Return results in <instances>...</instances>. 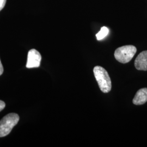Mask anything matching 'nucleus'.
<instances>
[{
	"instance_id": "f257e3e1",
	"label": "nucleus",
	"mask_w": 147,
	"mask_h": 147,
	"mask_svg": "<svg viewBox=\"0 0 147 147\" xmlns=\"http://www.w3.org/2000/svg\"><path fill=\"white\" fill-rule=\"evenodd\" d=\"M93 73L101 91L105 93L110 92L112 83L107 71L102 67L96 66L93 69Z\"/></svg>"
},
{
	"instance_id": "f03ea898",
	"label": "nucleus",
	"mask_w": 147,
	"mask_h": 147,
	"mask_svg": "<svg viewBox=\"0 0 147 147\" xmlns=\"http://www.w3.org/2000/svg\"><path fill=\"white\" fill-rule=\"evenodd\" d=\"M19 121V116L16 113H11L5 116L0 121V137H5L9 134Z\"/></svg>"
},
{
	"instance_id": "7ed1b4c3",
	"label": "nucleus",
	"mask_w": 147,
	"mask_h": 147,
	"mask_svg": "<svg viewBox=\"0 0 147 147\" xmlns=\"http://www.w3.org/2000/svg\"><path fill=\"white\" fill-rule=\"evenodd\" d=\"M137 52L136 47L134 45H125L118 47L114 53L117 61L123 64L129 62Z\"/></svg>"
},
{
	"instance_id": "20e7f679",
	"label": "nucleus",
	"mask_w": 147,
	"mask_h": 147,
	"mask_svg": "<svg viewBox=\"0 0 147 147\" xmlns=\"http://www.w3.org/2000/svg\"><path fill=\"white\" fill-rule=\"evenodd\" d=\"M42 56L40 53L36 49H31L28 53L26 68H38L40 66Z\"/></svg>"
},
{
	"instance_id": "39448f33",
	"label": "nucleus",
	"mask_w": 147,
	"mask_h": 147,
	"mask_svg": "<svg viewBox=\"0 0 147 147\" xmlns=\"http://www.w3.org/2000/svg\"><path fill=\"white\" fill-rule=\"evenodd\" d=\"M135 67L138 70L147 71V51H142L135 61Z\"/></svg>"
},
{
	"instance_id": "423d86ee",
	"label": "nucleus",
	"mask_w": 147,
	"mask_h": 147,
	"mask_svg": "<svg viewBox=\"0 0 147 147\" xmlns=\"http://www.w3.org/2000/svg\"><path fill=\"white\" fill-rule=\"evenodd\" d=\"M147 101V88H143L138 90L132 100L134 104L143 105Z\"/></svg>"
},
{
	"instance_id": "0eeeda50",
	"label": "nucleus",
	"mask_w": 147,
	"mask_h": 147,
	"mask_svg": "<svg viewBox=\"0 0 147 147\" xmlns=\"http://www.w3.org/2000/svg\"><path fill=\"white\" fill-rule=\"evenodd\" d=\"M109 33V30L107 27H102L100 31L99 32L96 34V37L98 39V40H101L105 38L106 37Z\"/></svg>"
},
{
	"instance_id": "6e6552de",
	"label": "nucleus",
	"mask_w": 147,
	"mask_h": 147,
	"mask_svg": "<svg viewBox=\"0 0 147 147\" xmlns=\"http://www.w3.org/2000/svg\"><path fill=\"white\" fill-rule=\"evenodd\" d=\"M6 0H0V11L5 6Z\"/></svg>"
},
{
	"instance_id": "1a4fd4ad",
	"label": "nucleus",
	"mask_w": 147,
	"mask_h": 147,
	"mask_svg": "<svg viewBox=\"0 0 147 147\" xmlns=\"http://www.w3.org/2000/svg\"><path fill=\"white\" fill-rule=\"evenodd\" d=\"M5 103L3 101L0 100V112L2 110H3L5 109Z\"/></svg>"
},
{
	"instance_id": "9d476101",
	"label": "nucleus",
	"mask_w": 147,
	"mask_h": 147,
	"mask_svg": "<svg viewBox=\"0 0 147 147\" xmlns=\"http://www.w3.org/2000/svg\"><path fill=\"white\" fill-rule=\"evenodd\" d=\"M3 73V68L0 60V76Z\"/></svg>"
}]
</instances>
